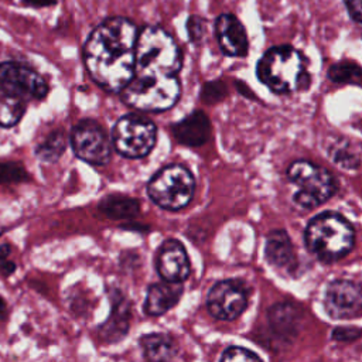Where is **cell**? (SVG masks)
<instances>
[{
  "label": "cell",
  "mask_w": 362,
  "mask_h": 362,
  "mask_svg": "<svg viewBox=\"0 0 362 362\" xmlns=\"http://www.w3.org/2000/svg\"><path fill=\"white\" fill-rule=\"evenodd\" d=\"M264 256L270 266L281 273H294L297 259L290 236L283 229L272 230L266 238Z\"/></svg>",
  "instance_id": "obj_15"
},
{
  "label": "cell",
  "mask_w": 362,
  "mask_h": 362,
  "mask_svg": "<svg viewBox=\"0 0 362 362\" xmlns=\"http://www.w3.org/2000/svg\"><path fill=\"white\" fill-rule=\"evenodd\" d=\"M329 154L332 160L344 168H356L359 165L358 156L345 140H338L335 144H332Z\"/></svg>",
  "instance_id": "obj_25"
},
{
  "label": "cell",
  "mask_w": 362,
  "mask_h": 362,
  "mask_svg": "<svg viewBox=\"0 0 362 362\" xmlns=\"http://www.w3.org/2000/svg\"><path fill=\"white\" fill-rule=\"evenodd\" d=\"M3 233V226H0V235Z\"/></svg>",
  "instance_id": "obj_35"
},
{
  "label": "cell",
  "mask_w": 362,
  "mask_h": 362,
  "mask_svg": "<svg viewBox=\"0 0 362 362\" xmlns=\"http://www.w3.org/2000/svg\"><path fill=\"white\" fill-rule=\"evenodd\" d=\"M324 307L332 320H354L362 315V286L352 280L338 279L328 284Z\"/></svg>",
  "instance_id": "obj_12"
},
{
  "label": "cell",
  "mask_w": 362,
  "mask_h": 362,
  "mask_svg": "<svg viewBox=\"0 0 362 362\" xmlns=\"http://www.w3.org/2000/svg\"><path fill=\"white\" fill-rule=\"evenodd\" d=\"M221 361L250 362V361H262V358L257 354H255L253 351L246 349L243 346H229L221 355Z\"/></svg>",
  "instance_id": "obj_28"
},
{
  "label": "cell",
  "mask_w": 362,
  "mask_h": 362,
  "mask_svg": "<svg viewBox=\"0 0 362 362\" xmlns=\"http://www.w3.org/2000/svg\"><path fill=\"white\" fill-rule=\"evenodd\" d=\"M184 291L182 283L180 281H165L151 284L147 290L144 311L148 315L158 317L168 313L181 298Z\"/></svg>",
  "instance_id": "obj_17"
},
{
  "label": "cell",
  "mask_w": 362,
  "mask_h": 362,
  "mask_svg": "<svg viewBox=\"0 0 362 362\" xmlns=\"http://www.w3.org/2000/svg\"><path fill=\"white\" fill-rule=\"evenodd\" d=\"M215 37L221 51L228 57H246L249 40L242 21L229 13H223L215 20Z\"/></svg>",
  "instance_id": "obj_14"
},
{
  "label": "cell",
  "mask_w": 362,
  "mask_h": 362,
  "mask_svg": "<svg viewBox=\"0 0 362 362\" xmlns=\"http://www.w3.org/2000/svg\"><path fill=\"white\" fill-rule=\"evenodd\" d=\"M156 269L163 280L182 283L191 272L184 245L177 239L164 240L157 250Z\"/></svg>",
  "instance_id": "obj_13"
},
{
  "label": "cell",
  "mask_w": 362,
  "mask_h": 362,
  "mask_svg": "<svg viewBox=\"0 0 362 362\" xmlns=\"http://www.w3.org/2000/svg\"><path fill=\"white\" fill-rule=\"evenodd\" d=\"M187 33L194 44L201 42L205 34V20L199 16H189L187 20Z\"/></svg>",
  "instance_id": "obj_29"
},
{
  "label": "cell",
  "mask_w": 362,
  "mask_h": 362,
  "mask_svg": "<svg viewBox=\"0 0 362 362\" xmlns=\"http://www.w3.org/2000/svg\"><path fill=\"white\" fill-rule=\"evenodd\" d=\"M355 232L351 222L338 212L327 211L314 216L304 230L307 249L322 262H335L354 247Z\"/></svg>",
  "instance_id": "obj_4"
},
{
  "label": "cell",
  "mask_w": 362,
  "mask_h": 362,
  "mask_svg": "<svg viewBox=\"0 0 362 362\" xmlns=\"http://www.w3.org/2000/svg\"><path fill=\"white\" fill-rule=\"evenodd\" d=\"M195 192L192 173L181 164H170L158 170L147 184L150 199L167 211L185 208Z\"/></svg>",
  "instance_id": "obj_6"
},
{
  "label": "cell",
  "mask_w": 362,
  "mask_h": 362,
  "mask_svg": "<svg viewBox=\"0 0 362 362\" xmlns=\"http://www.w3.org/2000/svg\"><path fill=\"white\" fill-rule=\"evenodd\" d=\"M71 146L78 158L92 165L107 164L112 153L109 136L92 119H83L72 127Z\"/></svg>",
  "instance_id": "obj_9"
},
{
  "label": "cell",
  "mask_w": 362,
  "mask_h": 362,
  "mask_svg": "<svg viewBox=\"0 0 362 362\" xmlns=\"http://www.w3.org/2000/svg\"><path fill=\"white\" fill-rule=\"evenodd\" d=\"M139 28L124 17H109L93 28L83 45L90 78L105 90L120 93L134 75Z\"/></svg>",
  "instance_id": "obj_1"
},
{
  "label": "cell",
  "mask_w": 362,
  "mask_h": 362,
  "mask_svg": "<svg viewBox=\"0 0 362 362\" xmlns=\"http://www.w3.org/2000/svg\"><path fill=\"white\" fill-rule=\"evenodd\" d=\"M181 51L175 40L164 28L146 25L139 31L136 42V76H174L181 69Z\"/></svg>",
  "instance_id": "obj_3"
},
{
  "label": "cell",
  "mask_w": 362,
  "mask_h": 362,
  "mask_svg": "<svg viewBox=\"0 0 362 362\" xmlns=\"http://www.w3.org/2000/svg\"><path fill=\"white\" fill-rule=\"evenodd\" d=\"M27 180L24 167L18 163H0V184L21 182Z\"/></svg>",
  "instance_id": "obj_26"
},
{
  "label": "cell",
  "mask_w": 362,
  "mask_h": 362,
  "mask_svg": "<svg viewBox=\"0 0 362 362\" xmlns=\"http://www.w3.org/2000/svg\"><path fill=\"white\" fill-rule=\"evenodd\" d=\"M10 253L11 246L8 243L0 246V273L4 276H10L16 269V263L10 260Z\"/></svg>",
  "instance_id": "obj_30"
},
{
  "label": "cell",
  "mask_w": 362,
  "mask_h": 362,
  "mask_svg": "<svg viewBox=\"0 0 362 362\" xmlns=\"http://www.w3.org/2000/svg\"><path fill=\"white\" fill-rule=\"evenodd\" d=\"M344 4L349 17L358 24H362V0H344Z\"/></svg>",
  "instance_id": "obj_32"
},
{
  "label": "cell",
  "mask_w": 362,
  "mask_h": 362,
  "mask_svg": "<svg viewBox=\"0 0 362 362\" xmlns=\"http://www.w3.org/2000/svg\"><path fill=\"white\" fill-rule=\"evenodd\" d=\"M256 75L274 93L307 90L311 82L305 58L291 45L269 48L257 61Z\"/></svg>",
  "instance_id": "obj_2"
},
{
  "label": "cell",
  "mask_w": 362,
  "mask_h": 362,
  "mask_svg": "<svg viewBox=\"0 0 362 362\" xmlns=\"http://www.w3.org/2000/svg\"><path fill=\"white\" fill-rule=\"evenodd\" d=\"M0 88L24 99H44L48 93L45 79L28 65L17 61L0 62Z\"/></svg>",
  "instance_id": "obj_11"
},
{
  "label": "cell",
  "mask_w": 362,
  "mask_h": 362,
  "mask_svg": "<svg viewBox=\"0 0 362 362\" xmlns=\"http://www.w3.org/2000/svg\"><path fill=\"white\" fill-rule=\"evenodd\" d=\"M361 334H362L361 329L356 327H337L332 331V338L335 341L346 342V341H354V339L359 338Z\"/></svg>",
  "instance_id": "obj_31"
},
{
  "label": "cell",
  "mask_w": 362,
  "mask_h": 362,
  "mask_svg": "<svg viewBox=\"0 0 362 362\" xmlns=\"http://www.w3.org/2000/svg\"><path fill=\"white\" fill-rule=\"evenodd\" d=\"M143 355L148 361H171L178 352L177 342L164 332H153L139 339Z\"/></svg>",
  "instance_id": "obj_19"
},
{
  "label": "cell",
  "mask_w": 362,
  "mask_h": 362,
  "mask_svg": "<svg viewBox=\"0 0 362 362\" xmlns=\"http://www.w3.org/2000/svg\"><path fill=\"white\" fill-rule=\"evenodd\" d=\"M23 96L0 88V126L13 127L23 117L27 103Z\"/></svg>",
  "instance_id": "obj_22"
},
{
  "label": "cell",
  "mask_w": 362,
  "mask_h": 362,
  "mask_svg": "<svg viewBox=\"0 0 362 362\" xmlns=\"http://www.w3.org/2000/svg\"><path fill=\"white\" fill-rule=\"evenodd\" d=\"M122 100L137 110L163 112L173 107L181 95V83L174 76H133L120 92Z\"/></svg>",
  "instance_id": "obj_5"
},
{
  "label": "cell",
  "mask_w": 362,
  "mask_h": 362,
  "mask_svg": "<svg viewBox=\"0 0 362 362\" xmlns=\"http://www.w3.org/2000/svg\"><path fill=\"white\" fill-rule=\"evenodd\" d=\"M7 318V304L4 298L0 296V322H3Z\"/></svg>",
  "instance_id": "obj_34"
},
{
  "label": "cell",
  "mask_w": 362,
  "mask_h": 362,
  "mask_svg": "<svg viewBox=\"0 0 362 362\" xmlns=\"http://www.w3.org/2000/svg\"><path fill=\"white\" fill-rule=\"evenodd\" d=\"M327 75L332 82L362 86V66L354 61H341L331 65Z\"/></svg>",
  "instance_id": "obj_24"
},
{
  "label": "cell",
  "mask_w": 362,
  "mask_h": 362,
  "mask_svg": "<svg viewBox=\"0 0 362 362\" xmlns=\"http://www.w3.org/2000/svg\"><path fill=\"white\" fill-rule=\"evenodd\" d=\"M112 139L119 154L127 158H143L156 144L157 127L147 116L129 113L116 122Z\"/></svg>",
  "instance_id": "obj_8"
},
{
  "label": "cell",
  "mask_w": 362,
  "mask_h": 362,
  "mask_svg": "<svg viewBox=\"0 0 362 362\" xmlns=\"http://www.w3.org/2000/svg\"><path fill=\"white\" fill-rule=\"evenodd\" d=\"M206 307L214 318L232 321L246 310L247 290L238 280H221L208 291Z\"/></svg>",
  "instance_id": "obj_10"
},
{
  "label": "cell",
  "mask_w": 362,
  "mask_h": 362,
  "mask_svg": "<svg viewBox=\"0 0 362 362\" xmlns=\"http://www.w3.org/2000/svg\"><path fill=\"white\" fill-rule=\"evenodd\" d=\"M116 300L113 301L112 314L100 327V337L107 342L120 341L129 329L130 321V307L127 301L119 294H115Z\"/></svg>",
  "instance_id": "obj_18"
},
{
  "label": "cell",
  "mask_w": 362,
  "mask_h": 362,
  "mask_svg": "<svg viewBox=\"0 0 362 362\" xmlns=\"http://www.w3.org/2000/svg\"><path fill=\"white\" fill-rule=\"evenodd\" d=\"M58 0H23V3L28 7L33 8H44V7H51L55 6Z\"/></svg>",
  "instance_id": "obj_33"
},
{
  "label": "cell",
  "mask_w": 362,
  "mask_h": 362,
  "mask_svg": "<svg viewBox=\"0 0 362 362\" xmlns=\"http://www.w3.org/2000/svg\"><path fill=\"white\" fill-rule=\"evenodd\" d=\"M301 321V310L291 303L276 304L269 310L270 327L279 335H293Z\"/></svg>",
  "instance_id": "obj_20"
},
{
  "label": "cell",
  "mask_w": 362,
  "mask_h": 362,
  "mask_svg": "<svg viewBox=\"0 0 362 362\" xmlns=\"http://www.w3.org/2000/svg\"><path fill=\"white\" fill-rule=\"evenodd\" d=\"M287 178L298 188L293 201L304 209H313L324 204L337 191L331 173L307 160L291 163L287 168Z\"/></svg>",
  "instance_id": "obj_7"
},
{
  "label": "cell",
  "mask_w": 362,
  "mask_h": 362,
  "mask_svg": "<svg viewBox=\"0 0 362 362\" xmlns=\"http://www.w3.org/2000/svg\"><path fill=\"white\" fill-rule=\"evenodd\" d=\"M225 95H226V86L222 81L206 82L201 92V98L206 103H216V102L222 100Z\"/></svg>",
  "instance_id": "obj_27"
},
{
  "label": "cell",
  "mask_w": 362,
  "mask_h": 362,
  "mask_svg": "<svg viewBox=\"0 0 362 362\" xmlns=\"http://www.w3.org/2000/svg\"><path fill=\"white\" fill-rule=\"evenodd\" d=\"M171 130L180 144L198 147L208 141L211 136V122L202 110H194L182 120L173 124Z\"/></svg>",
  "instance_id": "obj_16"
},
{
  "label": "cell",
  "mask_w": 362,
  "mask_h": 362,
  "mask_svg": "<svg viewBox=\"0 0 362 362\" xmlns=\"http://www.w3.org/2000/svg\"><path fill=\"white\" fill-rule=\"evenodd\" d=\"M65 146H66V139L64 132L55 130L49 133L47 139L35 147V156L42 161L54 163L62 156V153L65 151Z\"/></svg>",
  "instance_id": "obj_23"
},
{
  "label": "cell",
  "mask_w": 362,
  "mask_h": 362,
  "mask_svg": "<svg viewBox=\"0 0 362 362\" xmlns=\"http://www.w3.org/2000/svg\"><path fill=\"white\" fill-rule=\"evenodd\" d=\"M98 208L110 219H130L140 212L139 201L122 194H110L105 197Z\"/></svg>",
  "instance_id": "obj_21"
}]
</instances>
